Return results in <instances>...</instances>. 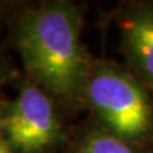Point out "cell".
<instances>
[{"label": "cell", "instance_id": "6da1fadb", "mask_svg": "<svg viewBox=\"0 0 153 153\" xmlns=\"http://www.w3.org/2000/svg\"><path fill=\"white\" fill-rule=\"evenodd\" d=\"M18 45L28 73L52 93L73 100L84 88L87 63L79 19L70 5L52 4L31 14Z\"/></svg>", "mask_w": 153, "mask_h": 153}, {"label": "cell", "instance_id": "7a4b0ae2", "mask_svg": "<svg viewBox=\"0 0 153 153\" xmlns=\"http://www.w3.org/2000/svg\"><path fill=\"white\" fill-rule=\"evenodd\" d=\"M92 106L119 138H138L151 126V108L135 82L111 69L98 70L87 84Z\"/></svg>", "mask_w": 153, "mask_h": 153}, {"label": "cell", "instance_id": "3957f363", "mask_svg": "<svg viewBox=\"0 0 153 153\" xmlns=\"http://www.w3.org/2000/svg\"><path fill=\"white\" fill-rule=\"evenodd\" d=\"M0 123L8 144L21 153H40L60 138L51 101L42 91L31 85L22 89Z\"/></svg>", "mask_w": 153, "mask_h": 153}, {"label": "cell", "instance_id": "8992f818", "mask_svg": "<svg viewBox=\"0 0 153 153\" xmlns=\"http://www.w3.org/2000/svg\"><path fill=\"white\" fill-rule=\"evenodd\" d=\"M0 153H13V149L10 148V146L8 144L5 135H4L1 123H0Z\"/></svg>", "mask_w": 153, "mask_h": 153}, {"label": "cell", "instance_id": "277c9868", "mask_svg": "<svg viewBox=\"0 0 153 153\" xmlns=\"http://www.w3.org/2000/svg\"><path fill=\"white\" fill-rule=\"evenodd\" d=\"M125 42L134 65L153 84V13L140 14L130 21Z\"/></svg>", "mask_w": 153, "mask_h": 153}, {"label": "cell", "instance_id": "5b68a950", "mask_svg": "<svg viewBox=\"0 0 153 153\" xmlns=\"http://www.w3.org/2000/svg\"><path fill=\"white\" fill-rule=\"evenodd\" d=\"M80 153H133V151L121 138L93 131L85 138Z\"/></svg>", "mask_w": 153, "mask_h": 153}]
</instances>
